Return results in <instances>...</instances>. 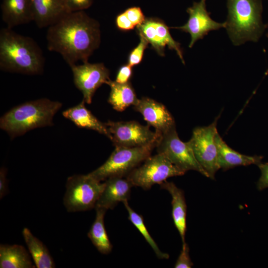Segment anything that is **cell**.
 Instances as JSON below:
<instances>
[{
	"label": "cell",
	"instance_id": "obj_4",
	"mask_svg": "<svg viewBox=\"0 0 268 268\" xmlns=\"http://www.w3.org/2000/svg\"><path fill=\"white\" fill-rule=\"evenodd\" d=\"M227 33L234 46L257 42L266 29L261 0H227Z\"/></svg>",
	"mask_w": 268,
	"mask_h": 268
},
{
	"label": "cell",
	"instance_id": "obj_21",
	"mask_svg": "<svg viewBox=\"0 0 268 268\" xmlns=\"http://www.w3.org/2000/svg\"><path fill=\"white\" fill-rule=\"evenodd\" d=\"M0 268H33L30 255L25 248L19 245H0Z\"/></svg>",
	"mask_w": 268,
	"mask_h": 268
},
{
	"label": "cell",
	"instance_id": "obj_12",
	"mask_svg": "<svg viewBox=\"0 0 268 268\" xmlns=\"http://www.w3.org/2000/svg\"><path fill=\"white\" fill-rule=\"evenodd\" d=\"M206 1L200 0L194 2L187 9L189 15L187 22L183 26L171 27L190 34L191 38L189 48H192L198 40L203 39L209 32L225 28V22H217L211 18L206 9Z\"/></svg>",
	"mask_w": 268,
	"mask_h": 268
},
{
	"label": "cell",
	"instance_id": "obj_2",
	"mask_svg": "<svg viewBox=\"0 0 268 268\" xmlns=\"http://www.w3.org/2000/svg\"><path fill=\"white\" fill-rule=\"evenodd\" d=\"M45 58L38 43L31 37L7 27L0 30V69L27 75L43 73Z\"/></svg>",
	"mask_w": 268,
	"mask_h": 268
},
{
	"label": "cell",
	"instance_id": "obj_33",
	"mask_svg": "<svg viewBox=\"0 0 268 268\" xmlns=\"http://www.w3.org/2000/svg\"><path fill=\"white\" fill-rule=\"evenodd\" d=\"M8 192L6 170L1 167L0 170V199H1Z\"/></svg>",
	"mask_w": 268,
	"mask_h": 268
},
{
	"label": "cell",
	"instance_id": "obj_23",
	"mask_svg": "<svg viewBox=\"0 0 268 268\" xmlns=\"http://www.w3.org/2000/svg\"><path fill=\"white\" fill-rule=\"evenodd\" d=\"M22 234L36 267L55 268L53 258L43 242L34 236L27 228H23Z\"/></svg>",
	"mask_w": 268,
	"mask_h": 268
},
{
	"label": "cell",
	"instance_id": "obj_20",
	"mask_svg": "<svg viewBox=\"0 0 268 268\" xmlns=\"http://www.w3.org/2000/svg\"><path fill=\"white\" fill-rule=\"evenodd\" d=\"M161 189L167 191L172 197V216L174 223L181 236L182 244L185 243L187 229V205L183 190L171 182L164 181L160 184Z\"/></svg>",
	"mask_w": 268,
	"mask_h": 268
},
{
	"label": "cell",
	"instance_id": "obj_19",
	"mask_svg": "<svg viewBox=\"0 0 268 268\" xmlns=\"http://www.w3.org/2000/svg\"><path fill=\"white\" fill-rule=\"evenodd\" d=\"M85 101L82 100L77 105L69 108L63 112V116L72 122L77 127L92 130L109 138L112 139L105 124L100 121L85 106Z\"/></svg>",
	"mask_w": 268,
	"mask_h": 268
},
{
	"label": "cell",
	"instance_id": "obj_28",
	"mask_svg": "<svg viewBox=\"0 0 268 268\" xmlns=\"http://www.w3.org/2000/svg\"><path fill=\"white\" fill-rule=\"evenodd\" d=\"M68 12L84 11L88 8L94 0H64Z\"/></svg>",
	"mask_w": 268,
	"mask_h": 268
},
{
	"label": "cell",
	"instance_id": "obj_13",
	"mask_svg": "<svg viewBox=\"0 0 268 268\" xmlns=\"http://www.w3.org/2000/svg\"><path fill=\"white\" fill-rule=\"evenodd\" d=\"M136 27L138 35L142 36L159 55L164 56L165 48L167 46L176 52L185 64L180 44L171 36L168 27L164 22L156 18H146Z\"/></svg>",
	"mask_w": 268,
	"mask_h": 268
},
{
	"label": "cell",
	"instance_id": "obj_31",
	"mask_svg": "<svg viewBox=\"0 0 268 268\" xmlns=\"http://www.w3.org/2000/svg\"><path fill=\"white\" fill-rule=\"evenodd\" d=\"M257 166L261 172L257 183V188L261 191L268 188V162H261Z\"/></svg>",
	"mask_w": 268,
	"mask_h": 268
},
{
	"label": "cell",
	"instance_id": "obj_11",
	"mask_svg": "<svg viewBox=\"0 0 268 268\" xmlns=\"http://www.w3.org/2000/svg\"><path fill=\"white\" fill-rule=\"evenodd\" d=\"M73 82L82 93L85 103L91 104L96 90L110 79L109 70L101 63L91 64L88 62L70 67Z\"/></svg>",
	"mask_w": 268,
	"mask_h": 268
},
{
	"label": "cell",
	"instance_id": "obj_25",
	"mask_svg": "<svg viewBox=\"0 0 268 268\" xmlns=\"http://www.w3.org/2000/svg\"><path fill=\"white\" fill-rule=\"evenodd\" d=\"M129 214V219L134 225L151 246L158 258L168 259L169 255L162 252L148 231L142 215L137 213L129 205L128 201L123 202Z\"/></svg>",
	"mask_w": 268,
	"mask_h": 268
},
{
	"label": "cell",
	"instance_id": "obj_8",
	"mask_svg": "<svg viewBox=\"0 0 268 268\" xmlns=\"http://www.w3.org/2000/svg\"><path fill=\"white\" fill-rule=\"evenodd\" d=\"M156 147L158 153L164 155L184 172L195 170L208 178L197 160L190 141L183 142L180 139L176 127L160 135Z\"/></svg>",
	"mask_w": 268,
	"mask_h": 268
},
{
	"label": "cell",
	"instance_id": "obj_34",
	"mask_svg": "<svg viewBox=\"0 0 268 268\" xmlns=\"http://www.w3.org/2000/svg\"><path fill=\"white\" fill-rule=\"evenodd\" d=\"M267 29V36L268 37V24L266 25V29Z\"/></svg>",
	"mask_w": 268,
	"mask_h": 268
},
{
	"label": "cell",
	"instance_id": "obj_24",
	"mask_svg": "<svg viewBox=\"0 0 268 268\" xmlns=\"http://www.w3.org/2000/svg\"><path fill=\"white\" fill-rule=\"evenodd\" d=\"M95 219L87 234L92 244L101 254H109L113 248L104 225V215L107 210L102 207H95Z\"/></svg>",
	"mask_w": 268,
	"mask_h": 268
},
{
	"label": "cell",
	"instance_id": "obj_3",
	"mask_svg": "<svg viewBox=\"0 0 268 268\" xmlns=\"http://www.w3.org/2000/svg\"><path fill=\"white\" fill-rule=\"evenodd\" d=\"M62 103L43 98L16 106L0 119V128L14 138L33 129L54 125V116Z\"/></svg>",
	"mask_w": 268,
	"mask_h": 268
},
{
	"label": "cell",
	"instance_id": "obj_30",
	"mask_svg": "<svg viewBox=\"0 0 268 268\" xmlns=\"http://www.w3.org/2000/svg\"><path fill=\"white\" fill-rule=\"evenodd\" d=\"M133 74L132 67L128 65H124L119 69L115 81L120 83H126L130 82Z\"/></svg>",
	"mask_w": 268,
	"mask_h": 268
},
{
	"label": "cell",
	"instance_id": "obj_1",
	"mask_svg": "<svg viewBox=\"0 0 268 268\" xmlns=\"http://www.w3.org/2000/svg\"><path fill=\"white\" fill-rule=\"evenodd\" d=\"M46 37L48 50L60 54L70 67L88 62L99 47L100 25L84 11L68 12L48 27Z\"/></svg>",
	"mask_w": 268,
	"mask_h": 268
},
{
	"label": "cell",
	"instance_id": "obj_18",
	"mask_svg": "<svg viewBox=\"0 0 268 268\" xmlns=\"http://www.w3.org/2000/svg\"><path fill=\"white\" fill-rule=\"evenodd\" d=\"M220 169L224 171L239 166L258 165L262 162L261 156L242 154L229 147L217 132L215 136Z\"/></svg>",
	"mask_w": 268,
	"mask_h": 268
},
{
	"label": "cell",
	"instance_id": "obj_32",
	"mask_svg": "<svg viewBox=\"0 0 268 268\" xmlns=\"http://www.w3.org/2000/svg\"><path fill=\"white\" fill-rule=\"evenodd\" d=\"M116 24L119 29L124 31L131 30L135 27V26L130 21L124 12L119 14L117 16Z\"/></svg>",
	"mask_w": 268,
	"mask_h": 268
},
{
	"label": "cell",
	"instance_id": "obj_7",
	"mask_svg": "<svg viewBox=\"0 0 268 268\" xmlns=\"http://www.w3.org/2000/svg\"><path fill=\"white\" fill-rule=\"evenodd\" d=\"M185 173L164 155L157 153L148 157L141 166L134 169L126 177L133 186L147 190L155 184H161L169 178Z\"/></svg>",
	"mask_w": 268,
	"mask_h": 268
},
{
	"label": "cell",
	"instance_id": "obj_9",
	"mask_svg": "<svg viewBox=\"0 0 268 268\" xmlns=\"http://www.w3.org/2000/svg\"><path fill=\"white\" fill-rule=\"evenodd\" d=\"M219 117L208 126L195 128L189 140L197 160L211 179H214L216 172L220 169L215 141Z\"/></svg>",
	"mask_w": 268,
	"mask_h": 268
},
{
	"label": "cell",
	"instance_id": "obj_6",
	"mask_svg": "<svg viewBox=\"0 0 268 268\" xmlns=\"http://www.w3.org/2000/svg\"><path fill=\"white\" fill-rule=\"evenodd\" d=\"M104 187V182L101 183L88 174L69 177L64 197L67 211H86L95 207Z\"/></svg>",
	"mask_w": 268,
	"mask_h": 268
},
{
	"label": "cell",
	"instance_id": "obj_14",
	"mask_svg": "<svg viewBox=\"0 0 268 268\" xmlns=\"http://www.w3.org/2000/svg\"><path fill=\"white\" fill-rule=\"evenodd\" d=\"M133 106L135 111L142 115L147 125L154 127L160 135L176 127L173 116L161 103L144 97L138 99Z\"/></svg>",
	"mask_w": 268,
	"mask_h": 268
},
{
	"label": "cell",
	"instance_id": "obj_5",
	"mask_svg": "<svg viewBox=\"0 0 268 268\" xmlns=\"http://www.w3.org/2000/svg\"><path fill=\"white\" fill-rule=\"evenodd\" d=\"M157 141L140 147H115L106 162L88 174L101 182L112 177H126L150 156L152 150L156 147Z\"/></svg>",
	"mask_w": 268,
	"mask_h": 268
},
{
	"label": "cell",
	"instance_id": "obj_15",
	"mask_svg": "<svg viewBox=\"0 0 268 268\" xmlns=\"http://www.w3.org/2000/svg\"><path fill=\"white\" fill-rule=\"evenodd\" d=\"M132 187L133 184L126 177L115 176L107 179L95 207L113 209L119 202L130 199Z\"/></svg>",
	"mask_w": 268,
	"mask_h": 268
},
{
	"label": "cell",
	"instance_id": "obj_10",
	"mask_svg": "<svg viewBox=\"0 0 268 268\" xmlns=\"http://www.w3.org/2000/svg\"><path fill=\"white\" fill-rule=\"evenodd\" d=\"M112 135L111 141L115 147H134L145 146L156 142L160 134L134 121L105 123Z\"/></svg>",
	"mask_w": 268,
	"mask_h": 268
},
{
	"label": "cell",
	"instance_id": "obj_29",
	"mask_svg": "<svg viewBox=\"0 0 268 268\" xmlns=\"http://www.w3.org/2000/svg\"><path fill=\"white\" fill-rule=\"evenodd\" d=\"M124 13L135 27L142 24L146 18L139 7L129 8L124 11Z\"/></svg>",
	"mask_w": 268,
	"mask_h": 268
},
{
	"label": "cell",
	"instance_id": "obj_22",
	"mask_svg": "<svg viewBox=\"0 0 268 268\" xmlns=\"http://www.w3.org/2000/svg\"><path fill=\"white\" fill-rule=\"evenodd\" d=\"M106 84L111 89L108 101L117 111L122 112L134 105L138 100L130 82L120 83L110 79Z\"/></svg>",
	"mask_w": 268,
	"mask_h": 268
},
{
	"label": "cell",
	"instance_id": "obj_27",
	"mask_svg": "<svg viewBox=\"0 0 268 268\" xmlns=\"http://www.w3.org/2000/svg\"><path fill=\"white\" fill-rule=\"evenodd\" d=\"M193 266L190 255L189 247L185 242L182 244V248L175 264V268H191Z\"/></svg>",
	"mask_w": 268,
	"mask_h": 268
},
{
	"label": "cell",
	"instance_id": "obj_16",
	"mask_svg": "<svg viewBox=\"0 0 268 268\" xmlns=\"http://www.w3.org/2000/svg\"><path fill=\"white\" fill-rule=\"evenodd\" d=\"M0 9L1 19L7 28L33 21L32 0H2Z\"/></svg>",
	"mask_w": 268,
	"mask_h": 268
},
{
	"label": "cell",
	"instance_id": "obj_26",
	"mask_svg": "<svg viewBox=\"0 0 268 268\" xmlns=\"http://www.w3.org/2000/svg\"><path fill=\"white\" fill-rule=\"evenodd\" d=\"M140 41L137 46L130 53L128 58V64L132 67L138 65L142 61L144 52L149 44L141 35H139Z\"/></svg>",
	"mask_w": 268,
	"mask_h": 268
},
{
	"label": "cell",
	"instance_id": "obj_17",
	"mask_svg": "<svg viewBox=\"0 0 268 268\" xmlns=\"http://www.w3.org/2000/svg\"><path fill=\"white\" fill-rule=\"evenodd\" d=\"M33 21L39 28L48 27L68 13L64 0H32Z\"/></svg>",
	"mask_w": 268,
	"mask_h": 268
}]
</instances>
